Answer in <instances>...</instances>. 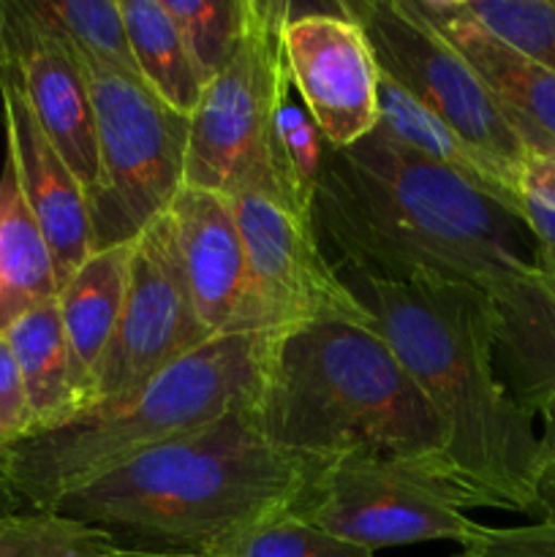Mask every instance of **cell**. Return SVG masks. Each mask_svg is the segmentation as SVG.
Instances as JSON below:
<instances>
[{"mask_svg":"<svg viewBox=\"0 0 555 557\" xmlns=\"http://www.w3.org/2000/svg\"><path fill=\"white\" fill-rule=\"evenodd\" d=\"M520 190L555 207V152H528L520 172Z\"/></svg>","mask_w":555,"mask_h":557,"instance_id":"32","label":"cell"},{"mask_svg":"<svg viewBox=\"0 0 555 557\" xmlns=\"http://www.w3.org/2000/svg\"><path fill=\"white\" fill-rule=\"evenodd\" d=\"M134 243L98 248L58 288V308L76 362L96 384L125 305Z\"/></svg>","mask_w":555,"mask_h":557,"instance_id":"18","label":"cell"},{"mask_svg":"<svg viewBox=\"0 0 555 557\" xmlns=\"http://www.w3.org/2000/svg\"><path fill=\"white\" fill-rule=\"evenodd\" d=\"M313 221L337 270L471 288L498 321L536 270L531 234L509 205L379 131L330 150Z\"/></svg>","mask_w":555,"mask_h":557,"instance_id":"1","label":"cell"},{"mask_svg":"<svg viewBox=\"0 0 555 557\" xmlns=\"http://www.w3.org/2000/svg\"><path fill=\"white\" fill-rule=\"evenodd\" d=\"M457 557H460V555H457Z\"/></svg>","mask_w":555,"mask_h":557,"instance_id":"37","label":"cell"},{"mask_svg":"<svg viewBox=\"0 0 555 557\" xmlns=\"http://www.w3.org/2000/svg\"><path fill=\"white\" fill-rule=\"evenodd\" d=\"M460 557H555V515L517 528L479 525Z\"/></svg>","mask_w":555,"mask_h":557,"instance_id":"29","label":"cell"},{"mask_svg":"<svg viewBox=\"0 0 555 557\" xmlns=\"http://www.w3.org/2000/svg\"><path fill=\"white\" fill-rule=\"evenodd\" d=\"M54 297L58 272L52 253L5 161L0 172V332Z\"/></svg>","mask_w":555,"mask_h":557,"instance_id":"19","label":"cell"},{"mask_svg":"<svg viewBox=\"0 0 555 557\" xmlns=\"http://www.w3.org/2000/svg\"><path fill=\"white\" fill-rule=\"evenodd\" d=\"M515 212L526 223L533 239V267H536L539 275L555 281V207L520 190Z\"/></svg>","mask_w":555,"mask_h":557,"instance_id":"31","label":"cell"},{"mask_svg":"<svg viewBox=\"0 0 555 557\" xmlns=\"http://www.w3.org/2000/svg\"><path fill=\"white\" fill-rule=\"evenodd\" d=\"M337 272L428 403L446 466L488 509L542 515L547 457L533 413L495 370L493 305L471 288Z\"/></svg>","mask_w":555,"mask_h":557,"instance_id":"2","label":"cell"},{"mask_svg":"<svg viewBox=\"0 0 555 557\" xmlns=\"http://www.w3.org/2000/svg\"><path fill=\"white\" fill-rule=\"evenodd\" d=\"M362 25L379 69L403 92L439 114L515 194L528 147L468 60L430 25L414 0H341Z\"/></svg>","mask_w":555,"mask_h":557,"instance_id":"9","label":"cell"},{"mask_svg":"<svg viewBox=\"0 0 555 557\" xmlns=\"http://www.w3.org/2000/svg\"><path fill=\"white\" fill-rule=\"evenodd\" d=\"M0 63L90 199L98 185L96 114L79 54L22 0H0Z\"/></svg>","mask_w":555,"mask_h":557,"instance_id":"13","label":"cell"},{"mask_svg":"<svg viewBox=\"0 0 555 557\" xmlns=\"http://www.w3.org/2000/svg\"><path fill=\"white\" fill-rule=\"evenodd\" d=\"M30 433V411H27L25 386L14 351L0 332V446Z\"/></svg>","mask_w":555,"mask_h":557,"instance_id":"30","label":"cell"},{"mask_svg":"<svg viewBox=\"0 0 555 557\" xmlns=\"http://www.w3.org/2000/svg\"><path fill=\"white\" fill-rule=\"evenodd\" d=\"M555 515V468L553 471L544 473V482H542V515Z\"/></svg>","mask_w":555,"mask_h":557,"instance_id":"36","label":"cell"},{"mask_svg":"<svg viewBox=\"0 0 555 557\" xmlns=\"http://www.w3.org/2000/svg\"><path fill=\"white\" fill-rule=\"evenodd\" d=\"M484 500L441 455H343L310 468L292 506L299 520L368 553L428 542L466 547L482 522L468 511Z\"/></svg>","mask_w":555,"mask_h":557,"instance_id":"6","label":"cell"},{"mask_svg":"<svg viewBox=\"0 0 555 557\" xmlns=\"http://www.w3.org/2000/svg\"><path fill=\"white\" fill-rule=\"evenodd\" d=\"M495 38L555 71V0H460Z\"/></svg>","mask_w":555,"mask_h":557,"instance_id":"28","label":"cell"},{"mask_svg":"<svg viewBox=\"0 0 555 557\" xmlns=\"http://www.w3.org/2000/svg\"><path fill=\"white\" fill-rule=\"evenodd\" d=\"M79 60L96 114L98 185L87 199L92 245L136 243L183 190L190 117L169 109L145 82Z\"/></svg>","mask_w":555,"mask_h":557,"instance_id":"7","label":"cell"},{"mask_svg":"<svg viewBox=\"0 0 555 557\" xmlns=\"http://www.w3.org/2000/svg\"><path fill=\"white\" fill-rule=\"evenodd\" d=\"M0 114L5 125V161L52 253L58 288L96 250L90 210L79 180L63 161L27 107L14 74L0 63Z\"/></svg>","mask_w":555,"mask_h":557,"instance_id":"14","label":"cell"},{"mask_svg":"<svg viewBox=\"0 0 555 557\" xmlns=\"http://www.w3.org/2000/svg\"><path fill=\"white\" fill-rule=\"evenodd\" d=\"M166 221L199 321L212 337L234 332L245 299V248L232 199L183 185Z\"/></svg>","mask_w":555,"mask_h":557,"instance_id":"15","label":"cell"},{"mask_svg":"<svg viewBox=\"0 0 555 557\" xmlns=\"http://www.w3.org/2000/svg\"><path fill=\"white\" fill-rule=\"evenodd\" d=\"M163 5L183 33L205 82H210L243 36L248 0H163Z\"/></svg>","mask_w":555,"mask_h":557,"instance_id":"25","label":"cell"},{"mask_svg":"<svg viewBox=\"0 0 555 557\" xmlns=\"http://www.w3.org/2000/svg\"><path fill=\"white\" fill-rule=\"evenodd\" d=\"M261 433L310 466L441 455V428L379 326L313 321L272 337L250 403Z\"/></svg>","mask_w":555,"mask_h":557,"instance_id":"4","label":"cell"},{"mask_svg":"<svg viewBox=\"0 0 555 557\" xmlns=\"http://www.w3.org/2000/svg\"><path fill=\"white\" fill-rule=\"evenodd\" d=\"M326 158H330V145L288 85L272 114L267 169L275 188L294 210L313 215L316 190L324 177Z\"/></svg>","mask_w":555,"mask_h":557,"instance_id":"23","label":"cell"},{"mask_svg":"<svg viewBox=\"0 0 555 557\" xmlns=\"http://www.w3.org/2000/svg\"><path fill=\"white\" fill-rule=\"evenodd\" d=\"M283 65L330 150H346L373 134L381 69L362 25L343 3L330 9L292 3L283 22Z\"/></svg>","mask_w":555,"mask_h":557,"instance_id":"12","label":"cell"},{"mask_svg":"<svg viewBox=\"0 0 555 557\" xmlns=\"http://www.w3.org/2000/svg\"><path fill=\"white\" fill-rule=\"evenodd\" d=\"M310 468L261 433L248 403L74 490L52 515L96 528L120 547L210 555L292 509Z\"/></svg>","mask_w":555,"mask_h":557,"instance_id":"3","label":"cell"},{"mask_svg":"<svg viewBox=\"0 0 555 557\" xmlns=\"http://www.w3.org/2000/svg\"><path fill=\"white\" fill-rule=\"evenodd\" d=\"M375 131L390 141H395L397 147L411 152V156L435 163V166L446 169V172L460 174L462 180L479 185V188H484L488 194H493L495 199H501L515 210L520 194H515L495 174V169L471 145H466V139L455 134L439 114H433L422 103L414 101L408 92H403L384 74H381L379 125H375Z\"/></svg>","mask_w":555,"mask_h":557,"instance_id":"20","label":"cell"},{"mask_svg":"<svg viewBox=\"0 0 555 557\" xmlns=\"http://www.w3.org/2000/svg\"><path fill=\"white\" fill-rule=\"evenodd\" d=\"M212 557H373L357 544L341 542L319 531L310 522L299 520L292 509L270 520L250 525L248 531L226 539Z\"/></svg>","mask_w":555,"mask_h":557,"instance_id":"27","label":"cell"},{"mask_svg":"<svg viewBox=\"0 0 555 557\" xmlns=\"http://www.w3.org/2000/svg\"><path fill=\"white\" fill-rule=\"evenodd\" d=\"M498 354L511 375V395L533 413L555 384V281L531 272L501 313Z\"/></svg>","mask_w":555,"mask_h":557,"instance_id":"22","label":"cell"},{"mask_svg":"<svg viewBox=\"0 0 555 557\" xmlns=\"http://www.w3.org/2000/svg\"><path fill=\"white\" fill-rule=\"evenodd\" d=\"M533 417H542V446L547 457V471L555 468V384L544 392L542 400L533 408Z\"/></svg>","mask_w":555,"mask_h":557,"instance_id":"33","label":"cell"},{"mask_svg":"<svg viewBox=\"0 0 555 557\" xmlns=\"http://www.w3.org/2000/svg\"><path fill=\"white\" fill-rule=\"evenodd\" d=\"M3 335L25 386L30 433L69 422L96 406V384L71 351L58 297L22 313Z\"/></svg>","mask_w":555,"mask_h":557,"instance_id":"17","label":"cell"},{"mask_svg":"<svg viewBox=\"0 0 555 557\" xmlns=\"http://www.w3.org/2000/svg\"><path fill=\"white\" fill-rule=\"evenodd\" d=\"M103 557H212V555H196V553H163V549H139V547H120L112 544Z\"/></svg>","mask_w":555,"mask_h":557,"instance_id":"35","label":"cell"},{"mask_svg":"<svg viewBox=\"0 0 555 557\" xmlns=\"http://www.w3.org/2000/svg\"><path fill=\"white\" fill-rule=\"evenodd\" d=\"M207 341L212 335L190 302L172 228L163 215L134 243L123 313L96 373V406L141 389Z\"/></svg>","mask_w":555,"mask_h":557,"instance_id":"11","label":"cell"},{"mask_svg":"<svg viewBox=\"0 0 555 557\" xmlns=\"http://www.w3.org/2000/svg\"><path fill=\"white\" fill-rule=\"evenodd\" d=\"M272 332H223L141 389L98 403L54 428L0 446L5 473L27 511H52L60 498L125 466L141 451L215 422L254 403Z\"/></svg>","mask_w":555,"mask_h":557,"instance_id":"5","label":"cell"},{"mask_svg":"<svg viewBox=\"0 0 555 557\" xmlns=\"http://www.w3.org/2000/svg\"><path fill=\"white\" fill-rule=\"evenodd\" d=\"M120 11L139 79L169 109L190 117L207 82L163 0H120Z\"/></svg>","mask_w":555,"mask_h":557,"instance_id":"21","label":"cell"},{"mask_svg":"<svg viewBox=\"0 0 555 557\" xmlns=\"http://www.w3.org/2000/svg\"><path fill=\"white\" fill-rule=\"evenodd\" d=\"M107 533L52 511L0 517V557H103Z\"/></svg>","mask_w":555,"mask_h":557,"instance_id":"26","label":"cell"},{"mask_svg":"<svg viewBox=\"0 0 555 557\" xmlns=\"http://www.w3.org/2000/svg\"><path fill=\"white\" fill-rule=\"evenodd\" d=\"M226 196L245 248V299L234 332L281 335L313 321L373 324L326 256L313 215L283 199L270 169L250 172Z\"/></svg>","mask_w":555,"mask_h":557,"instance_id":"8","label":"cell"},{"mask_svg":"<svg viewBox=\"0 0 555 557\" xmlns=\"http://www.w3.org/2000/svg\"><path fill=\"white\" fill-rule=\"evenodd\" d=\"M414 5L477 71L528 152H555V71L484 30L460 0H414Z\"/></svg>","mask_w":555,"mask_h":557,"instance_id":"16","label":"cell"},{"mask_svg":"<svg viewBox=\"0 0 555 557\" xmlns=\"http://www.w3.org/2000/svg\"><path fill=\"white\" fill-rule=\"evenodd\" d=\"M292 3L248 0L243 36L212 76L190 114L185 185L232 194L250 172L267 166L272 114L288 87L283 22Z\"/></svg>","mask_w":555,"mask_h":557,"instance_id":"10","label":"cell"},{"mask_svg":"<svg viewBox=\"0 0 555 557\" xmlns=\"http://www.w3.org/2000/svg\"><path fill=\"white\" fill-rule=\"evenodd\" d=\"M25 504L20 500V495L14 493L9 482V473H5L3 466V455H0V517H11V515H25Z\"/></svg>","mask_w":555,"mask_h":557,"instance_id":"34","label":"cell"},{"mask_svg":"<svg viewBox=\"0 0 555 557\" xmlns=\"http://www.w3.org/2000/svg\"><path fill=\"white\" fill-rule=\"evenodd\" d=\"M79 58L139 79L120 0H22ZM141 82V79H139Z\"/></svg>","mask_w":555,"mask_h":557,"instance_id":"24","label":"cell"}]
</instances>
